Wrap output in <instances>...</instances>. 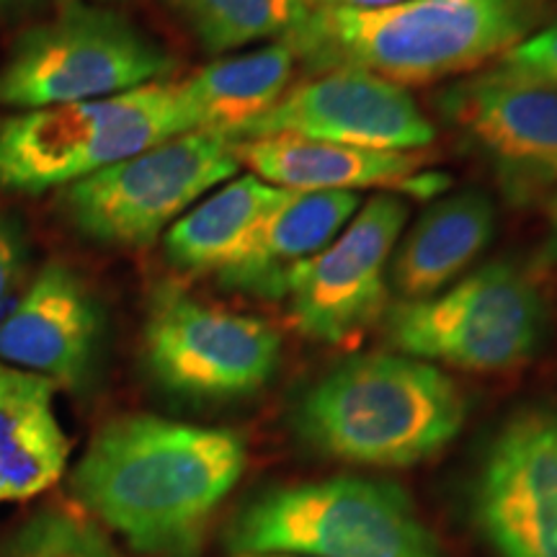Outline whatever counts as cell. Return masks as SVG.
Instances as JSON below:
<instances>
[{
  "label": "cell",
  "mask_w": 557,
  "mask_h": 557,
  "mask_svg": "<svg viewBox=\"0 0 557 557\" xmlns=\"http://www.w3.org/2000/svg\"><path fill=\"white\" fill-rule=\"evenodd\" d=\"M246 457V442L230 429L120 416L90 438L73 493L139 555L197 557Z\"/></svg>",
  "instance_id": "6da1fadb"
},
{
  "label": "cell",
  "mask_w": 557,
  "mask_h": 557,
  "mask_svg": "<svg viewBox=\"0 0 557 557\" xmlns=\"http://www.w3.org/2000/svg\"><path fill=\"white\" fill-rule=\"evenodd\" d=\"M553 0H406L387 9L310 5L282 41L310 73L361 70L398 86L468 73L553 21Z\"/></svg>",
  "instance_id": "7a4b0ae2"
},
{
  "label": "cell",
  "mask_w": 557,
  "mask_h": 557,
  "mask_svg": "<svg viewBox=\"0 0 557 557\" xmlns=\"http://www.w3.org/2000/svg\"><path fill=\"white\" fill-rule=\"evenodd\" d=\"M468 403L442 369L406 354H359L323 374L295 408L318 455L367 468H410L459 434Z\"/></svg>",
  "instance_id": "3957f363"
},
{
  "label": "cell",
  "mask_w": 557,
  "mask_h": 557,
  "mask_svg": "<svg viewBox=\"0 0 557 557\" xmlns=\"http://www.w3.org/2000/svg\"><path fill=\"white\" fill-rule=\"evenodd\" d=\"M230 557H447L389 480L341 475L250 498L225 529Z\"/></svg>",
  "instance_id": "277c9868"
},
{
  "label": "cell",
  "mask_w": 557,
  "mask_h": 557,
  "mask_svg": "<svg viewBox=\"0 0 557 557\" xmlns=\"http://www.w3.org/2000/svg\"><path fill=\"white\" fill-rule=\"evenodd\" d=\"M191 132L178 83L0 116V189L41 194Z\"/></svg>",
  "instance_id": "5b68a950"
},
{
  "label": "cell",
  "mask_w": 557,
  "mask_h": 557,
  "mask_svg": "<svg viewBox=\"0 0 557 557\" xmlns=\"http://www.w3.org/2000/svg\"><path fill=\"white\" fill-rule=\"evenodd\" d=\"M176 70V58L135 21L67 0L16 37L0 65V107L45 109L127 94Z\"/></svg>",
  "instance_id": "8992f818"
},
{
  "label": "cell",
  "mask_w": 557,
  "mask_h": 557,
  "mask_svg": "<svg viewBox=\"0 0 557 557\" xmlns=\"http://www.w3.org/2000/svg\"><path fill=\"white\" fill-rule=\"evenodd\" d=\"M387 344L406 357L506 372L545 346L549 308L519 263L496 261L426 299H400L382 312Z\"/></svg>",
  "instance_id": "52a82bcc"
},
{
  "label": "cell",
  "mask_w": 557,
  "mask_h": 557,
  "mask_svg": "<svg viewBox=\"0 0 557 557\" xmlns=\"http://www.w3.org/2000/svg\"><path fill=\"white\" fill-rule=\"evenodd\" d=\"M238 171L235 143L214 132H186L65 186L60 207L83 238L145 248Z\"/></svg>",
  "instance_id": "ba28073f"
},
{
  "label": "cell",
  "mask_w": 557,
  "mask_h": 557,
  "mask_svg": "<svg viewBox=\"0 0 557 557\" xmlns=\"http://www.w3.org/2000/svg\"><path fill=\"white\" fill-rule=\"evenodd\" d=\"M282 338L261 318L201 302L160 284L143 329V357L165 393L189 400H238L274 377Z\"/></svg>",
  "instance_id": "9c48e42d"
},
{
  "label": "cell",
  "mask_w": 557,
  "mask_h": 557,
  "mask_svg": "<svg viewBox=\"0 0 557 557\" xmlns=\"http://www.w3.org/2000/svg\"><path fill=\"white\" fill-rule=\"evenodd\" d=\"M408 222V205L377 194L359 207L338 238L289 278V318L320 344H344L387 310L389 263Z\"/></svg>",
  "instance_id": "30bf717a"
},
{
  "label": "cell",
  "mask_w": 557,
  "mask_h": 557,
  "mask_svg": "<svg viewBox=\"0 0 557 557\" xmlns=\"http://www.w3.org/2000/svg\"><path fill=\"white\" fill-rule=\"evenodd\" d=\"M261 137L421 152L436 139V127L398 83L361 70H331L287 90L267 114L246 124L233 143Z\"/></svg>",
  "instance_id": "8fae6325"
},
{
  "label": "cell",
  "mask_w": 557,
  "mask_h": 557,
  "mask_svg": "<svg viewBox=\"0 0 557 557\" xmlns=\"http://www.w3.org/2000/svg\"><path fill=\"white\" fill-rule=\"evenodd\" d=\"M475 519L498 557H557V410H521L493 438Z\"/></svg>",
  "instance_id": "7c38bea8"
},
{
  "label": "cell",
  "mask_w": 557,
  "mask_h": 557,
  "mask_svg": "<svg viewBox=\"0 0 557 557\" xmlns=\"http://www.w3.org/2000/svg\"><path fill=\"white\" fill-rule=\"evenodd\" d=\"M438 111L519 194L557 186V88L491 73L459 81L438 96Z\"/></svg>",
  "instance_id": "4fadbf2b"
},
{
  "label": "cell",
  "mask_w": 557,
  "mask_h": 557,
  "mask_svg": "<svg viewBox=\"0 0 557 557\" xmlns=\"http://www.w3.org/2000/svg\"><path fill=\"white\" fill-rule=\"evenodd\" d=\"M103 315L99 299L67 263L50 261L0 318V364L58 387H83L96 367Z\"/></svg>",
  "instance_id": "5bb4252c"
},
{
  "label": "cell",
  "mask_w": 557,
  "mask_h": 557,
  "mask_svg": "<svg viewBox=\"0 0 557 557\" xmlns=\"http://www.w3.org/2000/svg\"><path fill=\"white\" fill-rule=\"evenodd\" d=\"M359 207L354 191L284 189L212 276L222 289L278 302L292 274L329 248Z\"/></svg>",
  "instance_id": "9a60e30c"
},
{
  "label": "cell",
  "mask_w": 557,
  "mask_h": 557,
  "mask_svg": "<svg viewBox=\"0 0 557 557\" xmlns=\"http://www.w3.org/2000/svg\"><path fill=\"white\" fill-rule=\"evenodd\" d=\"M235 158L253 176L287 191L413 189L426 197L447 184L444 176L421 171L423 158L418 152L364 150L318 139H246L235 143Z\"/></svg>",
  "instance_id": "2e32d148"
},
{
  "label": "cell",
  "mask_w": 557,
  "mask_h": 557,
  "mask_svg": "<svg viewBox=\"0 0 557 557\" xmlns=\"http://www.w3.org/2000/svg\"><path fill=\"white\" fill-rule=\"evenodd\" d=\"M54 393L47 377L0 364V504L39 496L65 472L70 438Z\"/></svg>",
  "instance_id": "e0dca14e"
},
{
  "label": "cell",
  "mask_w": 557,
  "mask_h": 557,
  "mask_svg": "<svg viewBox=\"0 0 557 557\" xmlns=\"http://www.w3.org/2000/svg\"><path fill=\"white\" fill-rule=\"evenodd\" d=\"M496 235V207L487 194L465 189L438 199L418 218L389 263V284L403 299H426L485 253Z\"/></svg>",
  "instance_id": "ac0fdd59"
},
{
  "label": "cell",
  "mask_w": 557,
  "mask_h": 557,
  "mask_svg": "<svg viewBox=\"0 0 557 557\" xmlns=\"http://www.w3.org/2000/svg\"><path fill=\"white\" fill-rule=\"evenodd\" d=\"M295 52L284 41H269L256 50L218 58L178 83V96L191 132L233 137L274 107L287 94L295 73Z\"/></svg>",
  "instance_id": "d6986e66"
},
{
  "label": "cell",
  "mask_w": 557,
  "mask_h": 557,
  "mask_svg": "<svg viewBox=\"0 0 557 557\" xmlns=\"http://www.w3.org/2000/svg\"><path fill=\"white\" fill-rule=\"evenodd\" d=\"M282 191L253 173L209 191L163 235L169 263L186 274L212 276Z\"/></svg>",
  "instance_id": "ffe728a7"
},
{
  "label": "cell",
  "mask_w": 557,
  "mask_h": 557,
  "mask_svg": "<svg viewBox=\"0 0 557 557\" xmlns=\"http://www.w3.org/2000/svg\"><path fill=\"white\" fill-rule=\"evenodd\" d=\"M207 54L282 41L308 13V0H163Z\"/></svg>",
  "instance_id": "44dd1931"
},
{
  "label": "cell",
  "mask_w": 557,
  "mask_h": 557,
  "mask_svg": "<svg viewBox=\"0 0 557 557\" xmlns=\"http://www.w3.org/2000/svg\"><path fill=\"white\" fill-rule=\"evenodd\" d=\"M0 557H120L107 537L83 517L41 508L11 534Z\"/></svg>",
  "instance_id": "7402d4cb"
},
{
  "label": "cell",
  "mask_w": 557,
  "mask_h": 557,
  "mask_svg": "<svg viewBox=\"0 0 557 557\" xmlns=\"http://www.w3.org/2000/svg\"><path fill=\"white\" fill-rule=\"evenodd\" d=\"M496 70L557 88V18L506 52Z\"/></svg>",
  "instance_id": "603a6c76"
},
{
  "label": "cell",
  "mask_w": 557,
  "mask_h": 557,
  "mask_svg": "<svg viewBox=\"0 0 557 557\" xmlns=\"http://www.w3.org/2000/svg\"><path fill=\"white\" fill-rule=\"evenodd\" d=\"M26 259H29V246H26L24 227L11 214L0 212V318L13 305V295L24 278Z\"/></svg>",
  "instance_id": "cb8c5ba5"
},
{
  "label": "cell",
  "mask_w": 557,
  "mask_h": 557,
  "mask_svg": "<svg viewBox=\"0 0 557 557\" xmlns=\"http://www.w3.org/2000/svg\"><path fill=\"white\" fill-rule=\"evenodd\" d=\"M395 3L406 0H308V5H323V9H387Z\"/></svg>",
  "instance_id": "d4e9b609"
},
{
  "label": "cell",
  "mask_w": 557,
  "mask_h": 557,
  "mask_svg": "<svg viewBox=\"0 0 557 557\" xmlns=\"http://www.w3.org/2000/svg\"><path fill=\"white\" fill-rule=\"evenodd\" d=\"M549 227H553V250L557 256V194L555 199L549 201Z\"/></svg>",
  "instance_id": "484cf974"
},
{
  "label": "cell",
  "mask_w": 557,
  "mask_h": 557,
  "mask_svg": "<svg viewBox=\"0 0 557 557\" xmlns=\"http://www.w3.org/2000/svg\"><path fill=\"white\" fill-rule=\"evenodd\" d=\"M29 3H37V0H0V11L18 9V5H29Z\"/></svg>",
  "instance_id": "4316f807"
},
{
  "label": "cell",
  "mask_w": 557,
  "mask_h": 557,
  "mask_svg": "<svg viewBox=\"0 0 557 557\" xmlns=\"http://www.w3.org/2000/svg\"><path fill=\"white\" fill-rule=\"evenodd\" d=\"M261 557H282V555H261Z\"/></svg>",
  "instance_id": "83f0119b"
}]
</instances>
